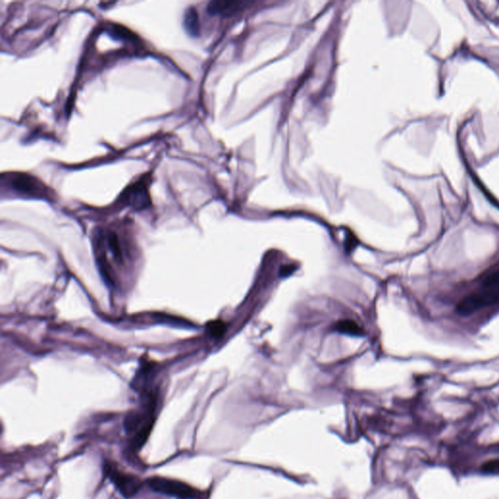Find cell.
Instances as JSON below:
<instances>
[{
  "label": "cell",
  "instance_id": "cell-1",
  "mask_svg": "<svg viewBox=\"0 0 499 499\" xmlns=\"http://www.w3.org/2000/svg\"><path fill=\"white\" fill-rule=\"evenodd\" d=\"M496 304H499V262L479 276L469 294L456 305V311L470 315Z\"/></svg>",
  "mask_w": 499,
  "mask_h": 499
},
{
  "label": "cell",
  "instance_id": "cell-2",
  "mask_svg": "<svg viewBox=\"0 0 499 499\" xmlns=\"http://www.w3.org/2000/svg\"><path fill=\"white\" fill-rule=\"evenodd\" d=\"M148 487L155 493L166 494L179 499H199L200 491L193 488L190 485L178 481V480L168 479V478L153 477L148 479Z\"/></svg>",
  "mask_w": 499,
  "mask_h": 499
},
{
  "label": "cell",
  "instance_id": "cell-3",
  "mask_svg": "<svg viewBox=\"0 0 499 499\" xmlns=\"http://www.w3.org/2000/svg\"><path fill=\"white\" fill-rule=\"evenodd\" d=\"M105 471L106 476L113 482L118 491L124 498H132L135 494L138 493L139 489L143 486V482L139 477L123 471L118 466L113 464L110 461L106 463Z\"/></svg>",
  "mask_w": 499,
  "mask_h": 499
},
{
  "label": "cell",
  "instance_id": "cell-4",
  "mask_svg": "<svg viewBox=\"0 0 499 499\" xmlns=\"http://www.w3.org/2000/svg\"><path fill=\"white\" fill-rule=\"evenodd\" d=\"M3 182L9 184V186L22 195L32 196V197H46L48 196V189L39 179L28 174L7 175L6 179H2Z\"/></svg>",
  "mask_w": 499,
  "mask_h": 499
},
{
  "label": "cell",
  "instance_id": "cell-5",
  "mask_svg": "<svg viewBox=\"0 0 499 499\" xmlns=\"http://www.w3.org/2000/svg\"><path fill=\"white\" fill-rule=\"evenodd\" d=\"M251 4L252 2L248 0H215L208 6V12L213 16L233 17Z\"/></svg>",
  "mask_w": 499,
  "mask_h": 499
},
{
  "label": "cell",
  "instance_id": "cell-6",
  "mask_svg": "<svg viewBox=\"0 0 499 499\" xmlns=\"http://www.w3.org/2000/svg\"><path fill=\"white\" fill-rule=\"evenodd\" d=\"M123 201L127 205L132 206L136 209H143L150 205V200L148 196V188L144 182H139L133 186H130L123 195Z\"/></svg>",
  "mask_w": 499,
  "mask_h": 499
},
{
  "label": "cell",
  "instance_id": "cell-7",
  "mask_svg": "<svg viewBox=\"0 0 499 499\" xmlns=\"http://www.w3.org/2000/svg\"><path fill=\"white\" fill-rule=\"evenodd\" d=\"M184 23H186V30L189 34L193 35L199 34V17H198V13L195 7H191L186 12Z\"/></svg>",
  "mask_w": 499,
  "mask_h": 499
},
{
  "label": "cell",
  "instance_id": "cell-8",
  "mask_svg": "<svg viewBox=\"0 0 499 499\" xmlns=\"http://www.w3.org/2000/svg\"><path fill=\"white\" fill-rule=\"evenodd\" d=\"M337 330L339 332L349 333V335H359L363 333L360 326L356 322L351 320L340 321L337 324Z\"/></svg>",
  "mask_w": 499,
  "mask_h": 499
},
{
  "label": "cell",
  "instance_id": "cell-9",
  "mask_svg": "<svg viewBox=\"0 0 499 499\" xmlns=\"http://www.w3.org/2000/svg\"><path fill=\"white\" fill-rule=\"evenodd\" d=\"M210 331H211L213 335L219 337V335H222V333H224V331H226V326H224V322L222 321L212 322V323L210 324Z\"/></svg>",
  "mask_w": 499,
  "mask_h": 499
},
{
  "label": "cell",
  "instance_id": "cell-10",
  "mask_svg": "<svg viewBox=\"0 0 499 499\" xmlns=\"http://www.w3.org/2000/svg\"><path fill=\"white\" fill-rule=\"evenodd\" d=\"M484 469L488 472L499 473V460L489 461L484 465Z\"/></svg>",
  "mask_w": 499,
  "mask_h": 499
}]
</instances>
